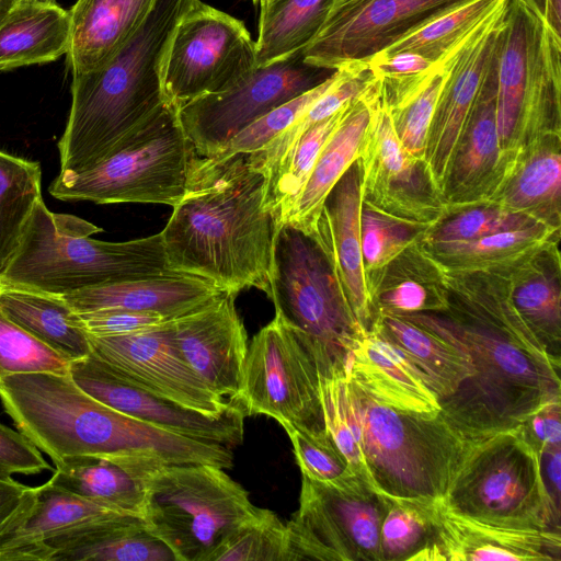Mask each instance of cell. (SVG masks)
<instances>
[{"instance_id":"1","label":"cell","mask_w":561,"mask_h":561,"mask_svg":"<svg viewBox=\"0 0 561 561\" xmlns=\"http://www.w3.org/2000/svg\"><path fill=\"white\" fill-rule=\"evenodd\" d=\"M435 314L466 346L476 370L439 403L443 417L467 439L513 430L545 403L561 399L560 359L519 316L505 275L458 276L447 310Z\"/></svg>"},{"instance_id":"2","label":"cell","mask_w":561,"mask_h":561,"mask_svg":"<svg viewBox=\"0 0 561 561\" xmlns=\"http://www.w3.org/2000/svg\"><path fill=\"white\" fill-rule=\"evenodd\" d=\"M265 183L249 153L196 152L185 193L160 231L169 268L233 295L266 293L276 220L264 208Z\"/></svg>"},{"instance_id":"3","label":"cell","mask_w":561,"mask_h":561,"mask_svg":"<svg viewBox=\"0 0 561 561\" xmlns=\"http://www.w3.org/2000/svg\"><path fill=\"white\" fill-rule=\"evenodd\" d=\"M0 401L18 431L55 462L80 456L153 465L205 463L211 445L147 424L95 400L69 374H15Z\"/></svg>"},{"instance_id":"4","label":"cell","mask_w":561,"mask_h":561,"mask_svg":"<svg viewBox=\"0 0 561 561\" xmlns=\"http://www.w3.org/2000/svg\"><path fill=\"white\" fill-rule=\"evenodd\" d=\"M197 0H156L102 67L72 76L71 105L57 142L61 172L80 173L110 157L167 103L163 75L175 27Z\"/></svg>"},{"instance_id":"5","label":"cell","mask_w":561,"mask_h":561,"mask_svg":"<svg viewBox=\"0 0 561 561\" xmlns=\"http://www.w3.org/2000/svg\"><path fill=\"white\" fill-rule=\"evenodd\" d=\"M102 228L50 211L39 199L0 283L66 295L172 272L161 232L123 242L91 238Z\"/></svg>"},{"instance_id":"6","label":"cell","mask_w":561,"mask_h":561,"mask_svg":"<svg viewBox=\"0 0 561 561\" xmlns=\"http://www.w3.org/2000/svg\"><path fill=\"white\" fill-rule=\"evenodd\" d=\"M362 430L363 454L378 490L392 497L443 501L471 439L440 413L403 412L348 379Z\"/></svg>"},{"instance_id":"7","label":"cell","mask_w":561,"mask_h":561,"mask_svg":"<svg viewBox=\"0 0 561 561\" xmlns=\"http://www.w3.org/2000/svg\"><path fill=\"white\" fill-rule=\"evenodd\" d=\"M496 127L511 153L561 134V36L523 0H507L496 55Z\"/></svg>"},{"instance_id":"8","label":"cell","mask_w":561,"mask_h":561,"mask_svg":"<svg viewBox=\"0 0 561 561\" xmlns=\"http://www.w3.org/2000/svg\"><path fill=\"white\" fill-rule=\"evenodd\" d=\"M266 294L275 313L306 337L319 362L345 367L346 356L366 331L312 233L276 225Z\"/></svg>"},{"instance_id":"9","label":"cell","mask_w":561,"mask_h":561,"mask_svg":"<svg viewBox=\"0 0 561 561\" xmlns=\"http://www.w3.org/2000/svg\"><path fill=\"white\" fill-rule=\"evenodd\" d=\"M442 503L489 524L560 530V506L543 477L542 456L520 425L471 439Z\"/></svg>"},{"instance_id":"10","label":"cell","mask_w":561,"mask_h":561,"mask_svg":"<svg viewBox=\"0 0 561 561\" xmlns=\"http://www.w3.org/2000/svg\"><path fill=\"white\" fill-rule=\"evenodd\" d=\"M178 111L164 103L94 168L80 173L59 171L48 187L49 194L65 202L174 207L185 193L196 154Z\"/></svg>"},{"instance_id":"11","label":"cell","mask_w":561,"mask_h":561,"mask_svg":"<svg viewBox=\"0 0 561 561\" xmlns=\"http://www.w3.org/2000/svg\"><path fill=\"white\" fill-rule=\"evenodd\" d=\"M260 511L248 491L214 465H162L146 478L144 519L176 561H209Z\"/></svg>"},{"instance_id":"12","label":"cell","mask_w":561,"mask_h":561,"mask_svg":"<svg viewBox=\"0 0 561 561\" xmlns=\"http://www.w3.org/2000/svg\"><path fill=\"white\" fill-rule=\"evenodd\" d=\"M388 495L351 473L324 483L301 474L299 507L286 523L293 561H382Z\"/></svg>"},{"instance_id":"13","label":"cell","mask_w":561,"mask_h":561,"mask_svg":"<svg viewBox=\"0 0 561 561\" xmlns=\"http://www.w3.org/2000/svg\"><path fill=\"white\" fill-rule=\"evenodd\" d=\"M237 402L245 416H270L284 430H325L317 356L276 313L248 345Z\"/></svg>"},{"instance_id":"14","label":"cell","mask_w":561,"mask_h":561,"mask_svg":"<svg viewBox=\"0 0 561 561\" xmlns=\"http://www.w3.org/2000/svg\"><path fill=\"white\" fill-rule=\"evenodd\" d=\"M256 67V43L244 23L197 0L171 39L163 75L165 100L179 110L232 88Z\"/></svg>"},{"instance_id":"15","label":"cell","mask_w":561,"mask_h":561,"mask_svg":"<svg viewBox=\"0 0 561 561\" xmlns=\"http://www.w3.org/2000/svg\"><path fill=\"white\" fill-rule=\"evenodd\" d=\"M334 71L310 65L301 49L256 67L224 92L185 104L178 111L179 119L198 154L216 156L251 123L316 88Z\"/></svg>"},{"instance_id":"16","label":"cell","mask_w":561,"mask_h":561,"mask_svg":"<svg viewBox=\"0 0 561 561\" xmlns=\"http://www.w3.org/2000/svg\"><path fill=\"white\" fill-rule=\"evenodd\" d=\"M365 95L370 118L357 159L362 204L402 219L434 226L447 215V207L430 167L425 159L403 149L375 77Z\"/></svg>"},{"instance_id":"17","label":"cell","mask_w":561,"mask_h":561,"mask_svg":"<svg viewBox=\"0 0 561 561\" xmlns=\"http://www.w3.org/2000/svg\"><path fill=\"white\" fill-rule=\"evenodd\" d=\"M471 0H355L331 12L304 48L310 65L335 70L374 55Z\"/></svg>"},{"instance_id":"18","label":"cell","mask_w":561,"mask_h":561,"mask_svg":"<svg viewBox=\"0 0 561 561\" xmlns=\"http://www.w3.org/2000/svg\"><path fill=\"white\" fill-rule=\"evenodd\" d=\"M69 376L95 400L147 424L229 448L243 440L245 414L239 403L220 416L199 413L146 390L92 353L70 362Z\"/></svg>"},{"instance_id":"19","label":"cell","mask_w":561,"mask_h":561,"mask_svg":"<svg viewBox=\"0 0 561 561\" xmlns=\"http://www.w3.org/2000/svg\"><path fill=\"white\" fill-rule=\"evenodd\" d=\"M89 341L91 353L123 376L184 408L220 416L239 403L213 392L184 362L172 340L170 320L135 334L89 335Z\"/></svg>"},{"instance_id":"20","label":"cell","mask_w":561,"mask_h":561,"mask_svg":"<svg viewBox=\"0 0 561 561\" xmlns=\"http://www.w3.org/2000/svg\"><path fill=\"white\" fill-rule=\"evenodd\" d=\"M506 3L507 0L440 59L444 80L428 128L424 153V159L440 191L453 152L496 50Z\"/></svg>"},{"instance_id":"21","label":"cell","mask_w":561,"mask_h":561,"mask_svg":"<svg viewBox=\"0 0 561 561\" xmlns=\"http://www.w3.org/2000/svg\"><path fill=\"white\" fill-rule=\"evenodd\" d=\"M234 297L220 293L202 307L170 320V331L181 357L206 386L237 402L249 344Z\"/></svg>"},{"instance_id":"22","label":"cell","mask_w":561,"mask_h":561,"mask_svg":"<svg viewBox=\"0 0 561 561\" xmlns=\"http://www.w3.org/2000/svg\"><path fill=\"white\" fill-rule=\"evenodd\" d=\"M496 55L497 46L444 179L442 193L447 214L485 204L516 154L501 148L497 134Z\"/></svg>"},{"instance_id":"23","label":"cell","mask_w":561,"mask_h":561,"mask_svg":"<svg viewBox=\"0 0 561 561\" xmlns=\"http://www.w3.org/2000/svg\"><path fill=\"white\" fill-rule=\"evenodd\" d=\"M560 535L557 529L484 523L439 501L434 539L414 561H560Z\"/></svg>"},{"instance_id":"24","label":"cell","mask_w":561,"mask_h":561,"mask_svg":"<svg viewBox=\"0 0 561 561\" xmlns=\"http://www.w3.org/2000/svg\"><path fill=\"white\" fill-rule=\"evenodd\" d=\"M360 168L356 160L328 195L312 233L331 260L350 306L368 331L374 316L363 263Z\"/></svg>"},{"instance_id":"25","label":"cell","mask_w":561,"mask_h":561,"mask_svg":"<svg viewBox=\"0 0 561 561\" xmlns=\"http://www.w3.org/2000/svg\"><path fill=\"white\" fill-rule=\"evenodd\" d=\"M369 330L386 337L416 365L439 403L459 391L476 374L466 346L433 312H377Z\"/></svg>"},{"instance_id":"26","label":"cell","mask_w":561,"mask_h":561,"mask_svg":"<svg viewBox=\"0 0 561 561\" xmlns=\"http://www.w3.org/2000/svg\"><path fill=\"white\" fill-rule=\"evenodd\" d=\"M123 514L60 489L49 481L26 490L0 527V561H49L44 542L70 528Z\"/></svg>"},{"instance_id":"27","label":"cell","mask_w":561,"mask_h":561,"mask_svg":"<svg viewBox=\"0 0 561 561\" xmlns=\"http://www.w3.org/2000/svg\"><path fill=\"white\" fill-rule=\"evenodd\" d=\"M348 379L375 400L393 409L435 415L437 396L425 375L394 344L368 330L346 356Z\"/></svg>"},{"instance_id":"28","label":"cell","mask_w":561,"mask_h":561,"mask_svg":"<svg viewBox=\"0 0 561 561\" xmlns=\"http://www.w3.org/2000/svg\"><path fill=\"white\" fill-rule=\"evenodd\" d=\"M220 293L203 277L172 271L84 288L62 297L76 312L126 309L154 312L171 320L202 307Z\"/></svg>"},{"instance_id":"29","label":"cell","mask_w":561,"mask_h":561,"mask_svg":"<svg viewBox=\"0 0 561 561\" xmlns=\"http://www.w3.org/2000/svg\"><path fill=\"white\" fill-rule=\"evenodd\" d=\"M485 204L561 230V134H546L519 149Z\"/></svg>"},{"instance_id":"30","label":"cell","mask_w":561,"mask_h":561,"mask_svg":"<svg viewBox=\"0 0 561 561\" xmlns=\"http://www.w3.org/2000/svg\"><path fill=\"white\" fill-rule=\"evenodd\" d=\"M49 561H176L141 516L117 514L84 523L44 542Z\"/></svg>"},{"instance_id":"31","label":"cell","mask_w":561,"mask_h":561,"mask_svg":"<svg viewBox=\"0 0 561 561\" xmlns=\"http://www.w3.org/2000/svg\"><path fill=\"white\" fill-rule=\"evenodd\" d=\"M156 0H78L68 11L72 76L102 67L144 22Z\"/></svg>"},{"instance_id":"32","label":"cell","mask_w":561,"mask_h":561,"mask_svg":"<svg viewBox=\"0 0 561 561\" xmlns=\"http://www.w3.org/2000/svg\"><path fill=\"white\" fill-rule=\"evenodd\" d=\"M154 467L136 460L68 457L55 462L48 481L108 510L144 518L146 478Z\"/></svg>"},{"instance_id":"33","label":"cell","mask_w":561,"mask_h":561,"mask_svg":"<svg viewBox=\"0 0 561 561\" xmlns=\"http://www.w3.org/2000/svg\"><path fill=\"white\" fill-rule=\"evenodd\" d=\"M373 316L444 312L448 294L443 270L420 242L405 249L381 271L367 276Z\"/></svg>"},{"instance_id":"34","label":"cell","mask_w":561,"mask_h":561,"mask_svg":"<svg viewBox=\"0 0 561 561\" xmlns=\"http://www.w3.org/2000/svg\"><path fill=\"white\" fill-rule=\"evenodd\" d=\"M369 118L370 107L364 91L347 104L339 127L320 152L308 181L283 222L307 233L314 232L328 195L359 158Z\"/></svg>"},{"instance_id":"35","label":"cell","mask_w":561,"mask_h":561,"mask_svg":"<svg viewBox=\"0 0 561 561\" xmlns=\"http://www.w3.org/2000/svg\"><path fill=\"white\" fill-rule=\"evenodd\" d=\"M0 310L69 362L91 354L89 335L79 313L62 295L0 283Z\"/></svg>"},{"instance_id":"36","label":"cell","mask_w":561,"mask_h":561,"mask_svg":"<svg viewBox=\"0 0 561 561\" xmlns=\"http://www.w3.org/2000/svg\"><path fill=\"white\" fill-rule=\"evenodd\" d=\"M513 304L547 350L560 359L561 256L559 241L508 271Z\"/></svg>"},{"instance_id":"37","label":"cell","mask_w":561,"mask_h":561,"mask_svg":"<svg viewBox=\"0 0 561 561\" xmlns=\"http://www.w3.org/2000/svg\"><path fill=\"white\" fill-rule=\"evenodd\" d=\"M69 38L67 10L18 1L0 23V71L54 61L66 55Z\"/></svg>"},{"instance_id":"38","label":"cell","mask_w":561,"mask_h":561,"mask_svg":"<svg viewBox=\"0 0 561 561\" xmlns=\"http://www.w3.org/2000/svg\"><path fill=\"white\" fill-rule=\"evenodd\" d=\"M560 231L545 225H534L468 241L420 243L444 272H506L552 242L560 241Z\"/></svg>"},{"instance_id":"39","label":"cell","mask_w":561,"mask_h":561,"mask_svg":"<svg viewBox=\"0 0 561 561\" xmlns=\"http://www.w3.org/2000/svg\"><path fill=\"white\" fill-rule=\"evenodd\" d=\"M332 0H274L260 7L257 67L304 49L325 22Z\"/></svg>"},{"instance_id":"40","label":"cell","mask_w":561,"mask_h":561,"mask_svg":"<svg viewBox=\"0 0 561 561\" xmlns=\"http://www.w3.org/2000/svg\"><path fill=\"white\" fill-rule=\"evenodd\" d=\"M373 79L374 76L367 62H352L335 69L329 88L291 125L270 140L261 150L250 153L252 160L267 178L305 131L359 96Z\"/></svg>"},{"instance_id":"41","label":"cell","mask_w":561,"mask_h":561,"mask_svg":"<svg viewBox=\"0 0 561 561\" xmlns=\"http://www.w3.org/2000/svg\"><path fill=\"white\" fill-rule=\"evenodd\" d=\"M42 198L41 164L0 149V273L18 249Z\"/></svg>"},{"instance_id":"42","label":"cell","mask_w":561,"mask_h":561,"mask_svg":"<svg viewBox=\"0 0 561 561\" xmlns=\"http://www.w3.org/2000/svg\"><path fill=\"white\" fill-rule=\"evenodd\" d=\"M320 396L325 430L344 456L350 471L376 486L363 454L360 422L344 367L320 370Z\"/></svg>"},{"instance_id":"43","label":"cell","mask_w":561,"mask_h":561,"mask_svg":"<svg viewBox=\"0 0 561 561\" xmlns=\"http://www.w3.org/2000/svg\"><path fill=\"white\" fill-rule=\"evenodd\" d=\"M504 1L471 0L426 23L377 54L389 56L409 51L421 55L433 62H438Z\"/></svg>"},{"instance_id":"44","label":"cell","mask_w":561,"mask_h":561,"mask_svg":"<svg viewBox=\"0 0 561 561\" xmlns=\"http://www.w3.org/2000/svg\"><path fill=\"white\" fill-rule=\"evenodd\" d=\"M438 502L388 495L380 529L382 561H414L434 539Z\"/></svg>"},{"instance_id":"45","label":"cell","mask_w":561,"mask_h":561,"mask_svg":"<svg viewBox=\"0 0 561 561\" xmlns=\"http://www.w3.org/2000/svg\"><path fill=\"white\" fill-rule=\"evenodd\" d=\"M431 227L362 204L360 238L366 277L381 271L410 245L422 241Z\"/></svg>"},{"instance_id":"46","label":"cell","mask_w":561,"mask_h":561,"mask_svg":"<svg viewBox=\"0 0 561 561\" xmlns=\"http://www.w3.org/2000/svg\"><path fill=\"white\" fill-rule=\"evenodd\" d=\"M209 561H293L286 524L261 508L229 535Z\"/></svg>"},{"instance_id":"47","label":"cell","mask_w":561,"mask_h":561,"mask_svg":"<svg viewBox=\"0 0 561 561\" xmlns=\"http://www.w3.org/2000/svg\"><path fill=\"white\" fill-rule=\"evenodd\" d=\"M534 225L542 224L523 214L512 213L492 204H482L447 214L428 229L420 242L435 244L468 241Z\"/></svg>"},{"instance_id":"48","label":"cell","mask_w":561,"mask_h":561,"mask_svg":"<svg viewBox=\"0 0 561 561\" xmlns=\"http://www.w3.org/2000/svg\"><path fill=\"white\" fill-rule=\"evenodd\" d=\"M443 80L444 69L439 60L412 93L387 106L400 144L416 158L424 159L427 133Z\"/></svg>"},{"instance_id":"49","label":"cell","mask_w":561,"mask_h":561,"mask_svg":"<svg viewBox=\"0 0 561 561\" xmlns=\"http://www.w3.org/2000/svg\"><path fill=\"white\" fill-rule=\"evenodd\" d=\"M70 362L31 336L0 310V382L23 373L69 374Z\"/></svg>"},{"instance_id":"50","label":"cell","mask_w":561,"mask_h":561,"mask_svg":"<svg viewBox=\"0 0 561 561\" xmlns=\"http://www.w3.org/2000/svg\"><path fill=\"white\" fill-rule=\"evenodd\" d=\"M335 72V71H334ZM334 72L316 88L277 106L236 135L220 153H253L291 125L329 88Z\"/></svg>"},{"instance_id":"51","label":"cell","mask_w":561,"mask_h":561,"mask_svg":"<svg viewBox=\"0 0 561 561\" xmlns=\"http://www.w3.org/2000/svg\"><path fill=\"white\" fill-rule=\"evenodd\" d=\"M285 431L301 474L316 481L332 483L352 473L327 430L309 432L289 427Z\"/></svg>"},{"instance_id":"52","label":"cell","mask_w":561,"mask_h":561,"mask_svg":"<svg viewBox=\"0 0 561 561\" xmlns=\"http://www.w3.org/2000/svg\"><path fill=\"white\" fill-rule=\"evenodd\" d=\"M89 335L119 336L151 330L170 320L154 312L126 309H100L78 312Z\"/></svg>"},{"instance_id":"53","label":"cell","mask_w":561,"mask_h":561,"mask_svg":"<svg viewBox=\"0 0 561 561\" xmlns=\"http://www.w3.org/2000/svg\"><path fill=\"white\" fill-rule=\"evenodd\" d=\"M51 469L41 450L20 431L0 423V480Z\"/></svg>"},{"instance_id":"54","label":"cell","mask_w":561,"mask_h":561,"mask_svg":"<svg viewBox=\"0 0 561 561\" xmlns=\"http://www.w3.org/2000/svg\"><path fill=\"white\" fill-rule=\"evenodd\" d=\"M561 399L551 400L520 424L526 440L541 455L561 449Z\"/></svg>"},{"instance_id":"55","label":"cell","mask_w":561,"mask_h":561,"mask_svg":"<svg viewBox=\"0 0 561 561\" xmlns=\"http://www.w3.org/2000/svg\"><path fill=\"white\" fill-rule=\"evenodd\" d=\"M367 64L375 78L408 79L428 72L436 62L414 53L402 51L389 56L374 55Z\"/></svg>"},{"instance_id":"56","label":"cell","mask_w":561,"mask_h":561,"mask_svg":"<svg viewBox=\"0 0 561 561\" xmlns=\"http://www.w3.org/2000/svg\"><path fill=\"white\" fill-rule=\"evenodd\" d=\"M27 489V485L12 478L0 480V527H2L16 511Z\"/></svg>"},{"instance_id":"57","label":"cell","mask_w":561,"mask_h":561,"mask_svg":"<svg viewBox=\"0 0 561 561\" xmlns=\"http://www.w3.org/2000/svg\"><path fill=\"white\" fill-rule=\"evenodd\" d=\"M538 12L549 27L561 36V0H523Z\"/></svg>"},{"instance_id":"58","label":"cell","mask_w":561,"mask_h":561,"mask_svg":"<svg viewBox=\"0 0 561 561\" xmlns=\"http://www.w3.org/2000/svg\"><path fill=\"white\" fill-rule=\"evenodd\" d=\"M549 457V465L547 468L550 482L552 484L551 497L560 506V459L561 449L554 450L550 454L543 455Z\"/></svg>"},{"instance_id":"59","label":"cell","mask_w":561,"mask_h":561,"mask_svg":"<svg viewBox=\"0 0 561 561\" xmlns=\"http://www.w3.org/2000/svg\"><path fill=\"white\" fill-rule=\"evenodd\" d=\"M18 0H0V23L9 14Z\"/></svg>"},{"instance_id":"60","label":"cell","mask_w":561,"mask_h":561,"mask_svg":"<svg viewBox=\"0 0 561 561\" xmlns=\"http://www.w3.org/2000/svg\"><path fill=\"white\" fill-rule=\"evenodd\" d=\"M355 0H332L330 13ZM329 13V14H330Z\"/></svg>"},{"instance_id":"61","label":"cell","mask_w":561,"mask_h":561,"mask_svg":"<svg viewBox=\"0 0 561 561\" xmlns=\"http://www.w3.org/2000/svg\"><path fill=\"white\" fill-rule=\"evenodd\" d=\"M18 1L34 2V3H42V4H54V3H56V0H18Z\"/></svg>"},{"instance_id":"62","label":"cell","mask_w":561,"mask_h":561,"mask_svg":"<svg viewBox=\"0 0 561 561\" xmlns=\"http://www.w3.org/2000/svg\"><path fill=\"white\" fill-rule=\"evenodd\" d=\"M254 4L259 5V7H263V5H266L268 4L270 2L274 1V0H251Z\"/></svg>"}]
</instances>
